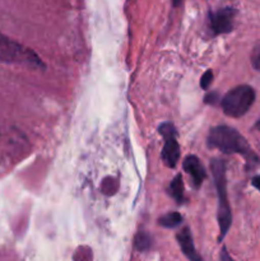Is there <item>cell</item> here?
<instances>
[{
  "label": "cell",
  "instance_id": "obj_13",
  "mask_svg": "<svg viewBox=\"0 0 260 261\" xmlns=\"http://www.w3.org/2000/svg\"><path fill=\"white\" fill-rule=\"evenodd\" d=\"M251 63H252V66H254L255 70L260 71V50L256 51V53H255V55L252 56Z\"/></svg>",
  "mask_w": 260,
  "mask_h": 261
},
{
  "label": "cell",
  "instance_id": "obj_2",
  "mask_svg": "<svg viewBox=\"0 0 260 261\" xmlns=\"http://www.w3.org/2000/svg\"><path fill=\"white\" fill-rule=\"evenodd\" d=\"M212 175H213L214 182L217 188V195H218V224H219V239L222 240L226 237L229 227L232 223L231 206L228 203L227 196V178H226V163L224 161L214 158L211 162Z\"/></svg>",
  "mask_w": 260,
  "mask_h": 261
},
{
  "label": "cell",
  "instance_id": "obj_16",
  "mask_svg": "<svg viewBox=\"0 0 260 261\" xmlns=\"http://www.w3.org/2000/svg\"><path fill=\"white\" fill-rule=\"evenodd\" d=\"M251 184L255 189H257L260 191V176H255L251 180Z\"/></svg>",
  "mask_w": 260,
  "mask_h": 261
},
{
  "label": "cell",
  "instance_id": "obj_1",
  "mask_svg": "<svg viewBox=\"0 0 260 261\" xmlns=\"http://www.w3.org/2000/svg\"><path fill=\"white\" fill-rule=\"evenodd\" d=\"M206 142H208L209 148L218 149L227 154H241L249 160L255 158L254 152L247 140L231 126L219 125V126L212 127Z\"/></svg>",
  "mask_w": 260,
  "mask_h": 261
},
{
  "label": "cell",
  "instance_id": "obj_15",
  "mask_svg": "<svg viewBox=\"0 0 260 261\" xmlns=\"http://www.w3.org/2000/svg\"><path fill=\"white\" fill-rule=\"evenodd\" d=\"M221 261H233L232 257L228 255V252H227L226 247H223L221 251Z\"/></svg>",
  "mask_w": 260,
  "mask_h": 261
},
{
  "label": "cell",
  "instance_id": "obj_8",
  "mask_svg": "<svg viewBox=\"0 0 260 261\" xmlns=\"http://www.w3.org/2000/svg\"><path fill=\"white\" fill-rule=\"evenodd\" d=\"M177 241L180 245L181 250H183L184 255L188 257L190 261H201L200 255L198 254L195 249V245H194L193 236H191V232L188 227L181 229L177 233Z\"/></svg>",
  "mask_w": 260,
  "mask_h": 261
},
{
  "label": "cell",
  "instance_id": "obj_14",
  "mask_svg": "<svg viewBox=\"0 0 260 261\" xmlns=\"http://www.w3.org/2000/svg\"><path fill=\"white\" fill-rule=\"evenodd\" d=\"M217 98H218V94L217 93H209L208 96L205 97V102L206 103H216Z\"/></svg>",
  "mask_w": 260,
  "mask_h": 261
},
{
  "label": "cell",
  "instance_id": "obj_3",
  "mask_svg": "<svg viewBox=\"0 0 260 261\" xmlns=\"http://www.w3.org/2000/svg\"><path fill=\"white\" fill-rule=\"evenodd\" d=\"M255 91L252 87L242 84L232 88L221 101L222 110L229 117H241L251 109L255 102Z\"/></svg>",
  "mask_w": 260,
  "mask_h": 261
},
{
  "label": "cell",
  "instance_id": "obj_17",
  "mask_svg": "<svg viewBox=\"0 0 260 261\" xmlns=\"http://www.w3.org/2000/svg\"><path fill=\"white\" fill-rule=\"evenodd\" d=\"M181 2H183V0H173V5H175V7H178V5L181 4Z\"/></svg>",
  "mask_w": 260,
  "mask_h": 261
},
{
  "label": "cell",
  "instance_id": "obj_4",
  "mask_svg": "<svg viewBox=\"0 0 260 261\" xmlns=\"http://www.w3.org/2000/svg\"><path fill=\"white\" fill-rule=\"evenodd\" d=\"M0 61L9 64H23L32 68H40L42 65L41 59L31 48L10 40L3 33H0Z\"/></svg>",
  "mask_w": 260,
  "mask_h": 261
},
{
  "label": "cell",
  "instance_id": "obj_10",
  "mask_svg": "<svg viewBox=\"0 0 260 261\" xmlns=\"http://www.w3.org/2000/svg\"><path fill=\"white\" fill-rule=\"evenodd\" d=\"M158 222L165 228H175V227L180 226V223L183 222V217L177 212H171V213H167L161 217Z\"/></svg>",
  "mask_w": 260,
  "mask_h": 261
},
{
  "label": "cell",
  "instance_id": "obj_18",
  "mask_svg": "<svg viewBox=\"0 0 260 261\" xmlns=\"http://www.w3.org/2000/svg\"><path fill=\"white\" fill-rule=\"evenodd\" d=\"M256 127H257V129H259V130H260V119H259V121H257V122H256Z\"/></svg>",
  "mask_w": 260,
  "mask_h": 261
},
{
  "label": "cell",
  "instance_id": "obj_6",
  "mask_svg": "<svg viewBox=\"0 0 260 261\" xmlns=\"http://www.w3.org/2000/svg\"><path fill=\"white\" fill-rule=\"evenodd\" d=\"M236 12L233 8H222L209 14V24L214 35L229 33L233 30V20Z\"/></svg>",
  "mask_w": 260,
  "mask_h": 261
},
{
  "label": "cell",
  "instance_id": "obj_9",
  "mask_svg": "<svg viewBox=\"0 0 260 261\" xmlns=\"http://www.w3.org/2000/svg\"><path fill=\"white\" fill-rule=\"evenodd\" d=\"M170 194L178 204L184 201V181L181 175H177L170 184Z\"/></svg>",
  "mask_w": 260,
  "mask_h": 261
},
{
  "label": "cell",
  "instance_id": "obj_12",
  "mask_svg": "<svg viewBox=\"0 0 260 261\" xmlns=\"http://www.w3.org/2000/svg\"><path fill=\"white\" fill-rule=\"evenodd\" d=\"M213 71L212 70H206L205 73L201 75L200 78V87L203 89H208L209 86L212 84V82H213Z\"/></svg>",
  "mask_w": 260,
  "mask_h": 261
},
{
  "label": "cell",
  "instance_id": "obj_7",
  "mask_svg": "<svg viewBox=\"0 0 260 261\" xmlns=\"http://www.w3.org/2000/svg\"><path fill=\"white\" fill-rule=\"evenodd\" d=\"M184 170H185V172H188V175L191 177L193 185L195 186L196 189L200 188L203 181L205 180L206 173L203 165H201L200 161H199V158L196 157V155H188V157L184 160Z\"/></svg>",
  "mask_w": 260,
  "mask_h": 261
},
{
  "label": "cell",
  "instance_id": "obj_5",
  "mask_svg": "<svg viewBox=\"0 0 260 261\" xmlns=\"http://www.w3.org/2000/svg\"><path fill=\"white\" fill-rule=\"evenodd\" d=\"M160 134L165 139V147L162 150V160L166 166L175 168L180 158V145L177 143V133L175 126L170 122H165L160 126Z\"/></svg>",
  "mask_w": 260,
  "mask_h": 261
},
{
  "label": "cell",
  "instance_id": "obj_11",
  "mask_svg": "<svg viewBox=\"0 0 260 261\" xmlns=\"http://www.w3.org/2000/svg\"><path fill=\"white\" fill-rule=\"evenodd\" d=\"M135 249L138 251H147L150 247V237L149 234L145 233V232H139V233L135 236Z\"/></svg>",
  "mask_w": 260,
  "mask_h": 261
}]
</instances>
